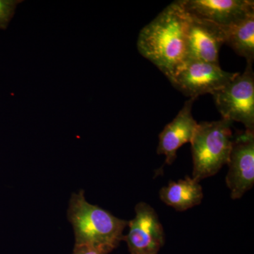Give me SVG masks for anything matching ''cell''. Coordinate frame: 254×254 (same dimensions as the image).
I'll use <instances>...</instances> for the list:
<instances>
[{"instance_id": "6da1fadb", "label": "cell", "mask_w": 254, "mask_h": 254, "mask_svg": "<svg viewBox=\"0 0 254 254\" xmlns=\"http://www.w3.org/2000/svg\"><path fill=\"white\" fill-rule=\"evenodd\" d=\"M188 14L179 1L165 8L138 34L137 48L171 81L187 61Z\"/></svg>"}, {"instance_id": "7a4b0ae2", "label": "cell", "mask_w": 254, "mask_h": 254, "mask_svg": "<svg viewBox=\"0 0 254 254\" xmlns=\"http://www.w3.org/2000/svg\"><path fill=\"white\" fill-rule=\"evenodd\" d=\"M68 218L74 231V247L92 246L115 250L124 241V230L128 225L127 220L86 201L83 190L71 195Z\"/></svg>"}, {"instance_id": "3957f363", "label": "cell", "mask_w": 254, "mask_h": 254, "mask_svg": "<svg viewBox=\"0 0 254 254\" xmlns=\"http://www.w3.org/2000/svg\"><path fill=\"white\" fill-rule=\"evenodd\" d=\"M232 123L227 120L198 124L192 138L193 177L200 182L213 176L228 163L233 135Z\"/></svg>"}, {"instance_id": "277c9868", "label": "cell", "mask_w": 254, "mask_h": 254, "mask_svg": "<svg viewBox=\"0 0 254 254\" xmlns=\"http://www.w3.org/2000/svg\"><path fill=\"white\" fill-rule=\"evenodd\" d=\"M253 64L247 63L245 71L213 93L215 105L223 120L243 124L254 131V72Z\"/></svg>"}, {"instance_id": "5b68a950", "label": "cell", "mask_w": 254, "mask_h": 254, "mask_svg": "<svg viewBox=\"0 0 254 254\" xmlns=\"http://www.w3.org/2000/svg\"><path fill=\"white\" fill-rule=\"evenodd\" d=\"M240 73L227 72L217 64L187 60L175 73L171 83L190 98L213 94Z\"/></svg>"}, {"instance_id": "8992f818", "label": "cell", "mask_w": 254, "mask_h": 254, "mask_svg": "<svg viewBox=\"0 0 254 254\" xmlns=\"http://www.w3.org/2000/svg\"><path fill=\"white\" fill-rule=\"evenodd\" d=\"M226 176L232 199L242 198L254 184V131L246 129L232 138Z\"/></svg>"}, {"instance_id": "52a82bcc", "label": "cell", "mask_w": 254, "mask_h": 254, "mask_svg": "<svg viewBox=\"0 0 254 254\" xmlns=\"http://www.w3.org/2000/svg\"><path fill=\"white\" fill-rule=\"evenodd\" d=\"M135 213L124 239L130 254H158L165 242V233L156 212L148 203L140 202Z\"/></svg>"}, {"instance_id": "ba28073f", "label": "cell", "mask_w": 254, "mask_h": 254, "mask_svg": "<svg viewBox=\"0 0 254 254\" xmlns=\"http://www.w3.org/2000/svg\"><path fill=\"white\" fill-rule=\"evenodd\" d=\"M190 16L226 26L254 12L253 0H179Z\"/></svg>"}, {"instance_id": "9c48e42d", "label": "cell", "mask_w": 254, "mask_h": 254, "mask_svg": "<svg viewBox=\"0 0 254 254\" xmlns=\"http://www.w3.org/2000/svg\"><path fill=\"white\" fill-rule=\"evenodd\" d=\"M187 14V60L219 64V53L225 44L221 26Z\"/></svg>"}, {"instance_id": "30bf717a", "label": "cell", "mask_w": 254, "mask_h": 254, "mask_svg": "<svg viewBox=\"0 0 254 254\" xmlns=\"http://www.w3.org/2000/svg\"><path fill=\"white\" fill-rule=\"evenodd\" d=\"M195 98L187 100L183 108L171 123L165 126L159 135L157 152L165 156V163L171 165L177 158L180 147L190 143L198 123L193 119L191 110Z\"/></svg>"}, {"instance_id": "8fae6325", "label": "cell", "mask_w": 254, "mask_h": 254, "mask_svg": "<svg viewBox=\"0 0 254 254\" xmlns=\"http://www.w3.org/2000/svg\"><path fill=\"white\" fill-rule=\"evenodd\" d=\"M160 198L163 203L177 211H185L199 205L203 198V189L199 182L186 177L171 182L160 190Z\"/></svg>"}, {"instance_id": "7c38bea8", "label": "cell", "mask_w": 254, "mask_h": 254, "mask_svg": "<svg viewBox=\"0 0 254 254\" xmlns=\"http://www.w3.org/2000/svg\"><path fill=\"white\" fill-rule=\"evenodd\" d=\"M225 44L237 55L243 57L247 63L254 60V12L226 26H221Z\"/></svg>"}, {"instance_id": "4fadbf2b", "label": "cell", "mask_w": 254, "mask_h": 254, "mask_svg": "<svg viewBox=\"0 0 254 254\" xmlns=\"http://www.w3.org/2000/svg\"><path fill=\"white\" fill-rule=\"evenodd\" d=\"M22 0H0V29H6Z\"/></svg>"}, {"instance_id": "5bb4252c", "label": "cell", "mask_w": 254, "mask_h": 254, "mask_svg": "<svg viewBox=\"0 0 254 254\" xmlns=\"http://www.w3.org/2000/svg\"><path fill=\"white\" fill-rule=\"evenodd\" d=\"M112 251L107 247L83 246L74 247L72 254H108Z\"/></svg>"}]
</instances>
